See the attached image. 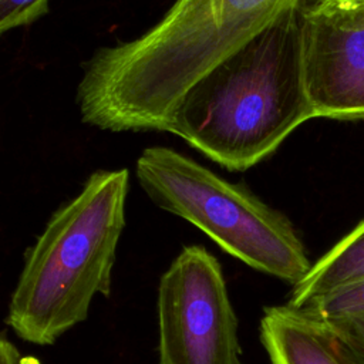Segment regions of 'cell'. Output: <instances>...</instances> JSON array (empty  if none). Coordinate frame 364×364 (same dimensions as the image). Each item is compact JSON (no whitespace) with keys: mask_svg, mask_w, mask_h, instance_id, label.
<instances>
[{"mask_svg":"<svg viewBox=\"0 0 364 364\" xmlns=\"http://www.w3.org/2000/svg\"><path fill=\"white\" fill-rule=\"evenodd\" d=\"M311 118L297 3L188 88L165 132L229 171H245Z\"/></svg>","mask_w":364,"mask_h":364,"instance_id":"7a4b0ae2","label":"cell"},{"mask_svg":"<svg viewBox=\"0 0 364 364\" xmlns=\"http://www.w3.org/2000/svg\"><path fill=\"white\" fill-rule=\"evenodd\" d=\"M50 0H0V31L24 27L48 11Z\"/></svg>","mask_w":364,"mask_h":364,"instance_id":"8fae6325","label":"cell"},{"mask_svg":"<svg viewBox=\"0 0 364 364\" xmlns=\"http://www.w3.org/2000/svg\"><path fill=\"white\" fill-rule=\"evenodd\" d=\"M301 0H175L139 37L97 50L82 67L77 107L105 131H165L203 74Z\"/></svg>","mask_w":364,"mask_h":364,"instance_id":"6da1fadb","label":"cell"},{"mask_svg":"<svg viewBox=\"0 0 364 364\" xmlns=\"http://www.w3.org/2000/svg\"><path fill=\"white\" fill-rule=\"evenodd\" d=\"M135 171L156 206L188 220L246 266L291 286L310 270L293 223L243 186L166 146L144 149Z\"/></svg>","mask_w":364,"mask_h":364,"instance_id":"277c9868","label":"cell"},{"mask_svg":"<svg viewBox=\"0 0 364 364\" xmlns=\"http://www.w3.org/2000/svg\"><path fill=\"white\" fill-rule=\"evenodd\" d=\"M364 277V220L313 262L291 286L287 304L301 309L311 301Z\"/></svg>","mask_w":364,"mask_h":364,"instance_id":"ba28073f","label":"cell"},{"mask_svg":"<svg viewBox=\"0 0 364 364\" xmlns=\"http://www.w3.org/2000/svg\"><path fill=\"white\" fill-rule=\"evenodd\" d=\"M301 309L318 318L364 311V277L340 287Z\"/></svg>","mask_w":364,"mask_h":364,"instance_id":"9c48e42d","label":"cell"},{"mask_svg":"<svg viewBox=\"0 0 364 364\" xmlns=\"http://www.w3.org/2000/svg\"><path fill=\"white\" fill-rule=\"evenodd\" d=\"M301 38L314 117L364 118V3L301 4Z\"/></svg>","mask_w":364,"mask_h":364,"instance_id":"8992f818","label":"cell"},{"mask_svg":"<svg viewBox=\"0 0 364 364\" xmlns=\"http://www.w3.org/2000/svg\"><path fill=\"white\" fill-rule=\"evenodd\" d=\"M156 313L158 364H243L223 270L205 247H182L162 273Z\"/></svg>","mask_w":364,"mask_h":364,"instance_id":"5b68a950","label":"cell"},{"mask_svg":"<svg viewBox=\"0 0 364 364\" xmlns=\"http://www.w3.org/2000/svg\"><path fill=\"white\" fill-rule=\"evenodd\" d=\"M320 320L328 326L351 358L357 364H364V311L347 313Z\"/></svg>","mask_w":364,"mask_h":364,"instance_id":"30bf717a","label":"cell"},{"mask_svg":"<svg viewBox=\"0 0 364 364\" xmlns=\"http://www.w3.org/2000/svg\"><path fill=\"white\" fill-rule=\"evenodd\" d=\"M259 331L270 364H357L323 320L287 303L267 306Z\"/></svg>","mask_w":364,"mask_h":364,"instance_id":"52a82bcc","label":"cell"},{"mask_svg":"<svg viewBox=\"0 0 364 364\" xmlns=\"http://www.w3.org/2000/svg\"><path fill=\"white\" fill-rule=\"evenodd\" d=\"M364 0H303L304 6H316V4H338V6H353L361 4Z\"/></svg>","mask_w":364,"mask_h":364,"instance_id":"4fadbf2b","label":"cell"},{"mask_svg":"<svg viewBox=\"0 0 364 364\" xmlns=\"http://www.w3.org/2000/svg\"><path fill=\"white\" fill-rule=\"evenodd\" d=\"M0 364H21V355L6 336L0 340Z\"/></svg>","mask_w":364,"mask_h":364,"instance_id":"7c38bea8","label":"cell"},{"mask_svg":"<svg viewBox=\"0 0 364 364\" xmlns=\"http://www.w3.org/2000/svg\"><path fill=\"white\" fill-rule=\"evenodd\" d=\"M128 182L127 169L91 173L27 249L6 317L20 340L51 346L87 320L95 296H109Z\"/></svg>","mask_w":364,"mask_h":364,"instance_id":"3957f363","label":"cell"}]
</instances>
